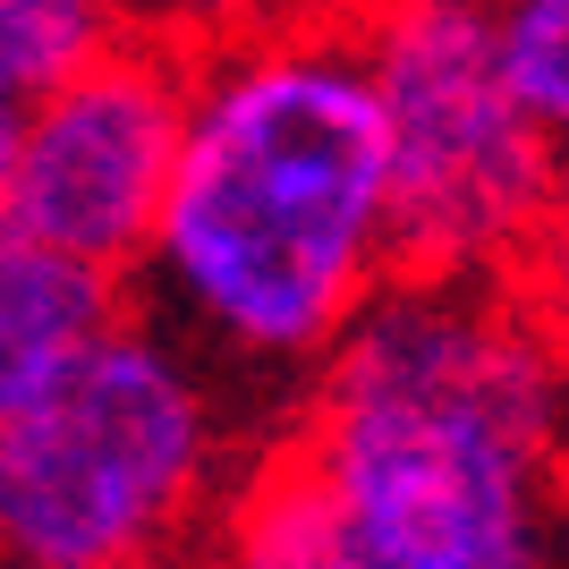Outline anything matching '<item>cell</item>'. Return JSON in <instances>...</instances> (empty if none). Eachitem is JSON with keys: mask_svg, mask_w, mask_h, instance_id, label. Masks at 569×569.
<instances>
[{"mask_svg": "<svg viewBox=\"0 0 569 569\" xmlns=\"http://www.w3.org/2000/svg\"><path fill=\"white\" fill-rule=\"evenodd\" d=\"M400 272V179L375 69L340 26H289L196 60L153 307L230 375H307Z\"/></svg>", "mask_w": 569, "mask_h": 569, "instance_id": "6da1fadb", "label": "cell"}, {"mask_svg": "<svg viewBox=\"0 0 569 569\" xmlns=\"http://www.w3.org/2000/svg\"><path fill=\"white\" fill-rule=\"evenodd\" d=\"M289 433L382 569H561L569 366L510 272H417L357 307Z\"/></svg>", "mask_w": 569, "mask_h": 569, "instance_id": "7a4b0ae2", "label": "cell"}, {"mask_svg": "<svg viewBox=\"0 0 569 569\" xmlns=\"http://www.w3.org/2000/svg\"><path fill=\"white\" fill-rule=\"evenodd\" d=\"M247 459L213 375L153 315L0 391V545L18 569H111L213 527Z\"/></svg>", "mask_w": 569, "mask_h": 569, "instance_id": "3957f363", "label": "cell"}, {"mask_svg": "<svg viewBox=\"0 0 569 569\" xmlns=\"http://www.w3.org/2000/svg\"><path fill=\"white\" fill-rule=\"evenodd\" d=\"M349 34L391 128L400 263L510 272L561 204L569 162L510 77L501 0H357Z\"/></svg>", "mask_w": 569, "mask_h": 569, "instance_id": "277c9868", "label": "cell"}, {"mask_svg": "<svg viewBox=\"0 0 569 569\" xmlns=\"http://www.w3.org/2000/svg\"><path fill=\"white\" fill-rule=\"evenodd\" d=\"M196 111V60L170 43H111L94 69L9 102L0 128V238L144 272L179 144Z\"/></svg>", "mask_w": 569, "mask_h": 569, "instance_id": "5b68a950", "label": "cell"}, {"mask_svg": "<svg viewBox=\"0 0 569 569\" xmlns=\"http://www.w3.org/2000/svg\"><path fill=\"white\" fill-rule=\"evenodd\" d=\"M204 569H382L357 510L332 493L298 433H272L263 459L230 476L213 527H204Z\"/></svg>", "mask_w": 569, "mask_h": 569, "instance_id": "8992f818", "label": "cell"}, {"mask_svg": "<svg viewBox=\"0 0 569 569\" xmlns=\"http://www.w3.org/2000/svg\"><path fill=\"white\" fill-rule=\"evenodd\" d=\"M128 272L60 247H26L0 238V391L43 382L51 366L86 357L111 323H128Z\"/></svg>", "mask_w": 569, "mask_h": 569, "instance_id": "52a82bcc", "label": "cell"}, {"mask_svg": "<svg viewBox=\"0 0 569 569\" xmlns=\"http://www.w3.org/2000/svg\"><path fill=\"white\" fill-rule=\"evenodd\" d=\"M111 43H128L119 0H0V86H9V102L69 86Z\"/></svg>", "mask_w": 569, "mask_h": 569, "instance_id": "ba28073f", "label": "cell"}, {"mask_svg": "<svg viewBox=\"0 0 569 569\" xmlns=\"http://www.w3.org/2000/svg\"><path fill=\"white\" fill-rule=\"evenodd\" d=\"M357 0H119L128 34L144 43H170L204 60V51L256 43V34H289V26H340Z\"/></svg>", "mask_w": 569, "mask_h": 569, "instance_id": "9c48e42d", "label": "cell"}, {"mask_svg": "<svg viewBox=\"0 0 569 569\" xmlns=\"http://www.w3.org/2000/svg\"><path fill=\"white\" fill-rule=\"evenodd\" d=\"M501 51L527 111L545 119V137L569 162V0H501Z\"/></svg>", "mask_w": 569, "mask_h": 569, "instance_id": "30bf717a", "label": "cell"}, {"mask_svg": "<svg viewBox=\"0 0 569 569\" xmlns=\"http://www.w3.org/2000/svg\"><path fill=\"white\" fill-rule=\"evenodd\" d=\"M510 289L527 298L536 332H545L552 357L569 366V188H561V204L545 213V230L527 238V256L510 263Z\"/></svg>", "mask_w": 569, "mask_h": 569, "instance_id": "8fae6325", "label": "cell"}, {"mask_svg": "<svg viewBox=\"0 0 569 569\" xmlns=\"http://www.w3.org/2000/svg\"><path fill=\"white\" fill-rule=\"evenodd\" d=\"M111 569H204V552L179 545V552H144V561H111Z\"/></svg>", "mask_w": 569, "mask_h": 569, "instance_id": "7c38bea8", "label": "cell"}, {"mask_svg": "<svg viewBox=\"0 0 569 569\" xmlns=\"http://www.w3.org/2000/svg\"><path fill=\"white\" fill-rule=\"evenodd\" d=\"M561 569H569V468H561Z\"/></svg>", "mask_w": 569, "mask_h": 569, "instance_id": "4fadbf2b", "label": "cell"}]
</instances>
